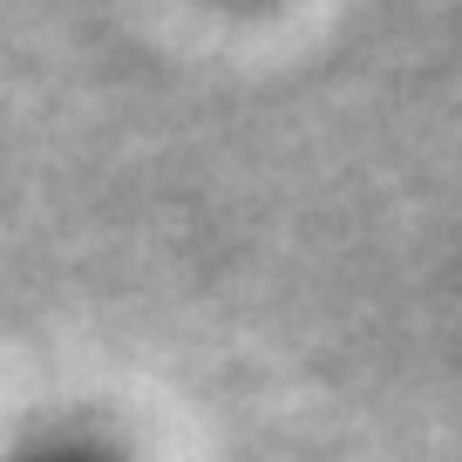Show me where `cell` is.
I'll use <instances>...</instances> for the list:
<instances>
[{"label":"cell","mask_w":462,"mask_h":462,"mask_svg":"<svg viewBox=\"0 0 462 462\" xmlns=\"http://www.w3.org/2000/svg\"><path fill=\"white\" fill-rule=\"evenodd\" d=\"M7 462H123V456H116V448H102V442H82V435H55V442L14 448Z\"/></svg>","instance_id":"cell-1"}]
</instances>
